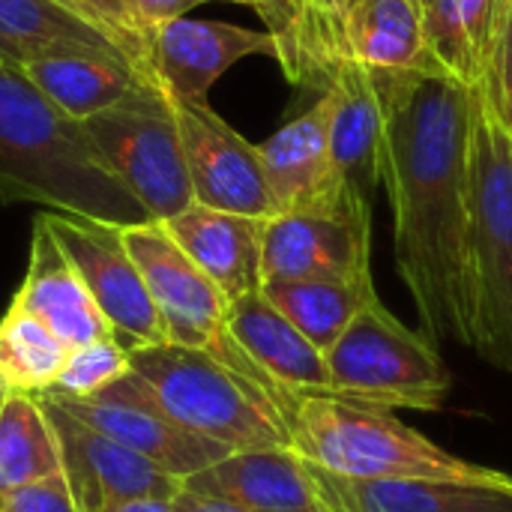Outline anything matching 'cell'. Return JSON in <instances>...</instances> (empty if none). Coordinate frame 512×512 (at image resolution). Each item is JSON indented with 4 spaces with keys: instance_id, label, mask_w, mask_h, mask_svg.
<instances>
[{
    "instance_id": "36",
    "label": "cell",
    "mask_w": 512,
    "mask_h": 512,
    "mask_svg": "<svg viewBox=\"0 0 512 512\" xmlns=\"http://www.w3.org/2000/svg\"><path fill=\"white\" fill-rule=\"evenodd\" d=\"M174 512H255L234 504V501H225V498H210V495H201V492H192V489H180L177 498L171 501Z\"/></svg>"
},
{
    "instance_id": "13",
    "label": "cell",
    "mask_w": 512,
    "mask_h": 512,
    "mask_svg": "<svg viewBox=\"0 0 512 512\" xmlns=\"http://www.w3.org/2000/svg\"><path fill=\"white\" fill-rule=\"evenodd\" d=\"M63 459V477L69 492L78 504V512H93L120 501H174L183 489V480L165 474L144 456L132 453L129 447L105 438L102 432L78 423L48 396H39Z\"/></svg>"
},
{
    "instance_id": "15",
    "label": "cell",
    "mask_w": 512,
    "mask_h": 512,
    "mask_svg": "<svg viewBox=\"0 0 512 512\" xmlns=\"http://www.w3.org/2000/svg\"><path fill=\"white\" fill-rule=\"evenodd\" d=\"M12 306L48 327L69 351L90 342L114 339L111 324L93 303L87 285L51 237L42 216H36L33 222L30 261L24 282L12 297Z\"/></svg>"
},
{
    "instance_id": "30",
    "label": "cell",
    "mask_w": 512,
    "mask_h": 512,
    "mask_svg": "<svg viewBox=\"0 0 512 512\" xmlns=\"http://www.w3.org/2000/svg\"><path fill=\"white\" fill-rule=\"evenodd\" d=\"M63 6L75 9L84 21H90L96 30H102L123 54V60L156 90H162L156 66H153V39L144 33V27L135 21L129 6L123 0H60Z\"/></svg>"
},
{
    "instance_id": "6",
    "label": "cell",
    "mask_w": 512,
    "mask_h": 512,
    "mask_svg": "<svg viewBox=\"0 0 512 512\" xmlns=\"http://www.w3.org/2000/svg\"><path fill=\"white\" fill-rule=\"evenodd\" d=\"M324 357L333 396L384 411H441L450 399L453 384L438 345L381 300L369 303Z\"/></svg>"
},
{
    "instance_id": "35",
    "label": "cell",
    "mask_w": 512,
    "mask_h": 512,
    "mask_svg": "<svg viewBox=\"0 0 512 512\" xmlns=\"http://www.w3.org/2000/svg\"><path fill=\"white\" fill-rule=\"evenodd\" d=\"M129 6V12L135 15V21L144 27V33L153 39L156 27H162L165 21L183 18L189 9L207 3V0H123Z\"/></svg>"
},
{
    "instance_id": "10",
    "label": "cell",
    "mask_w": 512,
    "mask_h": 512,
    "mask_svg": "<svg viewBox=\"0 0 512 512\" xmlns=\"http://www.w3.org/2000/svg\"><path fill=\"white\" fill-rule=\"evenodd\" d=\"M42 219L126 351L168 342L147 285L123 246L120 228L63 213H42Z\"/></svg>"
},
{
    "instance_id": "9",
    "label": "cell",
    "mask_w": 512,
    "mask_h": 512,
    "mask_svg": "<svg viewBox=\"0 0 512 512\" xmlns=\"http://www.w3.org/2000/svg\"><path fill=\"white\" fill-rule=\"evenodd\" d=\"M171 345L219 351L228 339V300L177 246L165 222L120 228Z\"/></svg>"
},
{
    "instance_id": "40",
    "label": "cell",
    "mask_w": 512,
    "mask_h": 512,
    "mask_svg": "<svg viewBox=\"0 0 512 512\" xmlns=\"http://www.w3.org/2000/svg\"><path fill=\"white\" fill-rule=\"evenodd\" d=\"M417 3H420V6H426V3H429V0H417Z\"/></svg>"
},
{
    "instance_id": "31",
    "label": "cell",
    "mask_w": 512,
    "mask_h": 512,
    "mask_svg": "<svg viewBox=\"0 0 512 512\" xmlns=\"http://www.w3.org/2000/svg\"><path fill=\"white\" fill-rule=\"evenodd\" d=\"M123 375H129V351L117 339H102L72 348L54 387L45 393L66 399H90L114 381H120Z\"/></svg>"
},
{
    "instance_id": "7",
    "label": "cell",
    "mask_w": 512,
    "mask_h": 512,
    "mask_svg": "<svg viewBox=\"0 0 512 512\" xmlns=\"http://www.w3.org/2000/svg\"><path fill=\"white\" fill-rule=\"evenodd\" d=\"M81 123L108 168L153 222H168L195 204L180 129L165 90H147Z\"/></svg>"
},
{
    "instance_id": "17",
    "label": "cell",
    "mask_w": 512,
    "mask_h": 512,
    "mask_svg": "<svg viewBox=\"0 0 512 512\" xmlns=\"http://www.w3.org/2000/svg\"><path fill=\"white\" fill-rule=\"evenodd\" d=\"M183 486L255 512H333L312 468L291 447L231 453Z\"/></svg>"
},
{
    "instance_id": "20",
    "label": "cell",
    "mask_w": 512,
    "mask_h": 512,
    "mask_svg": "<svg viewBox=\"0 0 512 512\" xmlns=\"http://www.w3.org/2000/svg\"><path fill=\"white\" fill-rule=\"evenodd\" d=\"M330 96V156L336 177L369 198L381 183L384 150V81L381 72L342 63L327 90Z\"/></svg>"
},
{
    "instance_id": "26",
    "label": "cell",
    "mask_w": 512,
    "mask_h": 512,
    "mask_svg": "<svg viewBox=\"0 0 512 512\" xmlns=\"http://www.w3.org/2000/svg\"><path fill=\"white\" fill-rule=\"evenodd\" d=\"M504 0H429L423 6L426 48L438 69L465 87H480Z\"/></svg>"
},
{
    "instance_id": "21",
    "label": "cell",
    "mask_w": 512,
    "mask_h": 512,
    "mask_svg": "<svg viewBox=\"0 0 512 512\" xmlns=\"http://www.w3.org/2000/svg\"><path fill=\"white\" fill-rule=\"evenodd\" d=\"M312 474L333 512H512V474L504 483L342 480L318 468Z\"/></svg>"
},
{
    "instance_id": "22",
    "label": "cell",
    "mask_w": 512,
    "mask_h": 512,
    "mask_svg": "<svg viewBox=\"0 0 512 512\" xmlns=\"http://www.w3.org/2000/svg\"><path fill=\"white\" fill-rule=\"evenodd\" d=\"M21 72L36 90H42L60 111L75 120H87L147 90H156L129 63L108 54L36 57L21 63Z\"/></svg>"
},
{
    "instance_id": "18",
    "label": "cell",
    "mask_w": 512,
    "mask_h": 512,
    "mask_svg": "<svg viewBox=\"0 0 512 512\" xmlns=\"http://www.w3.org/2000/svg\"><path fill=\"white\" fill-rule=\"evenodd\" d=\"M264 225L267 219L189 204L165 222L177 246L210 276L228 303L264 285Z\"/></svg>"
},
{
    "instance_id": "33",
    "label": "cell",
    "mask_w": 512,
    "mask_h": 512,
    "mask_svg": "<svg viewBox=\"0 0 512 512\" xmlns=\"http://www.w3.org/2000/svg\"><path fill=\"white\" fill-rule=\"evenodd\" d=\"M252 9L267 21V33L276 39L279 48V66L291 84H297L300 75V18L303 3L300 0H252Z\"/></svg>"
},
{
    "instance_id": "5",
    "label": "cell",
    "mask_w": 512,
    "mask_h": 512,
    "mask_svg": "<svg viewBox=\"0 0 512 512\" xmlns=\"http://www.w3.org/2000/svg\"><path fill=\"white\" fill-rule=\"evenodd\" d=\"M471 351L512 378V135L474 87L468 141Z\"/></svg>"
},
{
    "instance_id": "19",
    "label": "cell",
    "mask_w": 512,
    "mask_h": 512,
    "mask_svg": "<svg viewBox=\"0 0 512 512\" xmlns=\"http://www.w3.org/2000/svg\"><path fill=\"white\" fill-rule=\"evenodd\" d=\"M258 156L276 213L303 210L348 189L333 171L327 93H321L318 102L297 120L285 123L264 144H258Z\"/></svg>"
},
{
    "instance_id": "25",
    "label": "cell",
    "mask_w": 512,
    "mask_h": 512,
    "mask_svg": "<svg viewBox=\"0 0 512 512\" xmlns=\"http://www.w3.org/2000/svg\"><path fill=\"white\" fill-rule=\"evenodd\" d=\"M261 294L318 348L330 351L351 321L378 300L375 279H267Z\"/></svg>"
},
{
    "instance_id": "8",
    "label": "cell",
    "mask_w": 512,
    "mask_h": 512,
    "mask_svg": "<svg viewBox=\"0 0 512 512\" xmlns=\"http://www.w3.org/2000/svg\"><path fill=\"white\" fill-rule=\"evenodd\" d=\"M360 276H372V210L366 195L345 189L330 201L267 219L264 282Z\"/></svg>"
},
{
    "instance_id": "1",
    "label": "cell",
    "mask_w": 512,
    "mask_h": 512,
    "mask_svg": "<svg viewBox=\"0 0 512 512\" xmlns=\"http://www.w3.org/2000/svg\"><path fill=\"white\" fill-rule=\"evenodd\" d=\"M381 183L393 255L423 336L471 348L468 141L474 87L444 72L384 75Z\"/></svg>"
},
{
    "instance_id": "12",
    "label": "cell",
    "mask_w": 512,
    "mask_h": 512,
    "mask_svg": "<svg viewBox=\"0 0 512 512\" xmlns=\"http://www.w3.org/2000/svg\"><path fill=\"white\" fill-rule=\"evenodd\" d=\"M168 102L180 129L192 201L210 210L273 219L276 204L264 180L258 144L228 126L210 102H180L171 96Z\"/></svg>"
},
{
    "instance_id": "34",
    "label": "cell",
    "mask_w": 512,
    "mask_h": 512,
    "mask_svg": "<svg viewBox=\"0 0 512 512\" xmlns=\"http://www.w3.org/2000/svg\"><path fill=\"white\" fill-rule=\"evenodd\" d=\"M0 512H78V504L69 492V483L60 474L27 483L21 489L0 495Z\"/></svg>"
},
{
    "instance_id": "41",
    "label": "cell",
    "mask_w": 512,
    "mask_h": 512,
    "mask_svg": "<svg viewBox=\"0 0 512 512\" xmlns=\"http://www.w3.org/2000/svg\"><path fill=\"white\" fill-rule=\"evenodd\" d=\"M3 399H6V396H3ZM3 399H0V405H3Z\"/></svg>"
},
{
    "instance_id": "14",
    "label": "cell",
    "mask_w": 512,
    "mask_h": 512,
    "mask_svg": "<svg viewBox=\"0 0 512 512\" xmlns=\"http://www.w3.org/2000/svg\"><path fill=\"white\" fill-rule=\"evenodd\" d=\"M279 57L267 30H249L228 21L174 18L153 33V66L162 90L180 102H207L210 87L243 57Z\"/></svg>"
},
{
    "instance_id": "3",
    "label": "cell",
    "mask_w": 512,
    "mask_h": 512,
    "mask_svg": "<svg viewBox=\"0 0 512 512\" xmlns=\"http://www.w3.org/2000/svg\"><path fill=\"white\" fill-rule=\"evenodd\" d=\"M129 372L177 426L231 453L291 447L279 393L231 333L219 354L171 342L129 351Z\"/></svg>"
},
{
    "instance_id": "37",
    "label": "cell",
    "mask_w": 512,
    "mask_h": 512,
    "mask_svg": "<svg viewBox=\"0 0 512 512\" xmlns=\"http://www.w3.org/2000/svg\"><path fill=\"white\" fill-rule=\"evenodd\" d=\"M93 512H174V507H171V501L138 498V501H120V504H111V507H102V510Z\"/></svg>"
},
{
    "instance_id": "24",
    "label": "cell",
    "mask_w": 512,
    "mask_h": 512,
    "mask_svg": "<svg viewBox=\"0 0 512 512\" xmlns=\"http://www.w3.org/2000/svg\"><path fill=\"white\" fill-rule=\"evenodd\" d=\"M0 54L18 66L54 54H108L123 60L102 30L60 0H0Z\"/></svg>"
},
{
    "instance_id": "38",
    "label": "cell",
    "mask_w": 512,
    "mask_h": 512,
    "mask_svg": "<svg viewBox=\"0 0 512 512\" xmlns=\"http://www.w3.org/2000/svg\"><path fill=\"white\" fill-rule=\"evenodd\" d=\"M6 393H9V390H6V384H3V381H0V399H3V396H6Z\"/></svg>"
},
{
    "instance_id": "29",
    "label": "cell",
    "mask_w": 512,
    "mask_h": 512,
    "mask_svg": "<svg viewBox=\"0 0 512 512\" xmlns=\"http://www.w3.org/2000/svg\"><path fill=\"white\" fill-rule=\"evenodd\" d=\"M300 75L297 84L327 90L333 72L345 63V33L360 0H300Z\"/></svg>"
},
{
    "instance_id": "2",
    "label": "cell",
    "mask_w": 512,
    "mask_h": 512,
    "mask_svg": "<svg viewBox=\"0 0 512 512\" xmlns=\"http://www.w3.org/2000/svg\"><path fill=\"white\" fill-rule=\"evenodd\" d=\"M0 204H42L51 213L114 228L153 222L108 168L84 123L60 111L3 54Z\"/></svg>"
},
{
    "instance_id": "39",
    "label": "cell",
    "mask_w": 512,
    "mask_h": 512,
    "mask_svg": "<svg viewBox=\"0 0 512 512\" xmlns=\"http://www.w3.org/2000/svg\"><path fill=\"white\" fill-rule=\"evenodd\" d=\"M228 3H243V6H252V0H228Z\"/></svg>"
},
{
    "instance_id": "4",
    "label": "cell",
    "mask_w": 512,
    "mask_h": 512,
    "mask_svg": "<svg viewBox=\"0 0 512 512\" xmlns=\"http://www.w3.org/2000/svg\"><path fill=\"white\" fill-rule=\"evenodd\" d=\"M279 408L291 450L330 477L441 483H504L510 477L453 456L384 408L333 393L282 396Z\"/></svg>"
},
{
    "instance_id": "28",
    "label": "cell",
    "mask_w": 512,
    "mask_h": 512,
    "mask_svg": "<svg viewBox=\"0 0 512 512\" xmlns=\"http://www.w3.org/2000/svg\"><path fill=\"white\" fill-rule=\"evenodd\" d=\"M69 348L36 318L9 303L0 318V381L9 393L39 396L54 387Z\"/></svg>"
},
{
    "instance_id": "16",
    "label": "cell",
    "mask_w": 512,
    "mask_h": 512,
    "mask_svg": "<svg viewBox=\"0 0 512 512\" xmlns=\"http://www.w3.org/2000/svg\"><path fill=\"white\" fill-rule=\"evenodd\" d=\"M228 333L243 357L282 396L333 393L327 357L261 291L228 306Z\"/></svg>"
},
{
    "instance_id": "11",
    "label": "cell",
    "mask_w": 512,
    "mask_h": 512,
    "mask_svg": "<svg viewBox=\"0 0 512 512\" xmlns=\"http://www.w3.org/2000/svg\"><path fill=\"white\" fill-rule=\"evenodd\" d=\"M57 402L66 414L78 423L102 432L105 438L129 447L132 453L144 456L165 474L177 480H189L204 468L231 456L228 447L207 441L183 426H177L141 387V381L129 372L102 393L90 399H66L54 393H42Z\"/></svg>"
},
{
    "instance_id": "32",
    "label": "cell",
    "mask_w": 512,
    "mask_h": 512,
    "mask_svg": "<svg viewBox=\"0 0 512 512\" xmlns=\"http://www.w3.org/2000/svg\"><path fill=\"white\" fill-rule=\"evenodd\" d=\"M480 93L495 114V120L512 135V0L501 3L498 30L492 42V57Z\"/></svg>"
},
{
    "instance_id": "23",
    "label": "cell",
    "mask_w": 512,
    "mask_h": 512,
    "mask_svg": "<svg viewBox=\"0 0 512 512\" xmlns=\"http://www.w3.org/2000/svg\"><path fill=\"white\" fill-rule=\"evenodd\" d=\"M372 72H441L426 48L417 0H360L345 33V63Z\"/></svg>"
},
{
    "instance_id": "27",
    "label": "cell",
    "mask_w": 512,
    "mask_h": 512,
    "mask_svg": "<svg viewBox=\"0 0 512 512\" xmlns=\"http://www.w3.org/2000/svg\"><path fill=\"white\" fill-rule=\"evenodd\" d=\"M60 471V441L39 396L6 393L0 405V495Z\"/></svg>"
}]
</instances>
